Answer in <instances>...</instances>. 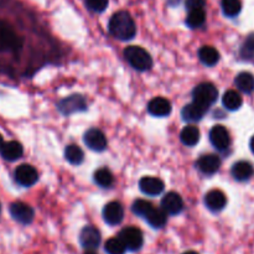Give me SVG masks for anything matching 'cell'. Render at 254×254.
Segmentation results:
<instances>
[{
    "mask_svg": "<svg viewBox=\"0 0 254 254\" xmlns=\"http://www.w3.org/2000/svg\"><path fill=\"white\" fill-rule=\"evenodd\" d=\"M161 208L168 215H179L184 208V201L176 192H168L161 200Z\"/></svg>",
    "mask_w": 254,
    "mask_h": 254,
    "instance_id": "4fadbf2b",
    "label": "cell"
},
{
    "mask_svg": "<svg viewBox=\"0 0 254 254\" xmlns=\"http://www.w3.org/2000/svg\"><path fill=\"white\" fill-rule=\"evenodd\" d=\"M186 7L188 10H197V9H203L206 5V0H186L185 1Z\"/></svg>",
    "mask_w": 254,
    "mask_h": 254,
    "instance_id": "836d02e7",
    "label": "cell"
},
{
    "mask_svg": "<svg viewBox=\"0 0 254 254\" xmlns=\"http://www.w3.org/2000/svg\"><path fill=\"white\" fill-rule=\"evenodd\" d=\"M37 179H39V175H37L36 169L29 164H22V165L17 166L15 170V181L25 188H30L34 185Z\"/></svg>",
    "mask_w": 254,
    "mask_h": 254,
    "instance_id": "ba28073f",
    "label": "cell"
},
{
    "mask_svg": "<svg viewBox=\"0 0 254 254\" xmlns=\"http://www.w3.org/2000/svg\"><path fill=\"white\" fill-rule=\"evenodd\" d=\"M210 141L217 150H226L231 144V136L223 126H215L210 131Z\"/></svg>",
    "mask_w": 254,
    "mask_h": 254,
    "instance_id": "30bf717a",
    "label": "cell"
},
{
    "mask_svg": "<svg viewBox=\"0 0 254 254\" xmlns=\"http://www.w3.org/2000/svg\"><path fill=\"white\" fill-rule=\"evenodd\" d=\"M84 254H97V253L94 252V250H87V252Z\"/></svg>",
    "mask_w": 254,
    "mask_h": 254,
    "instance_id": "8d00e7d4",
    "label": "cell"
},
{
    "mask_svg": "<svg viewBox=\"0 0 254 254\" xmlns=\"http://www.w3.org/2000/svg\"><path fill=\"white\" fill-rule=\"evenodd\" d=\"M124 217V208L117 201L107 203L103 208V218L108 225L116 226L123 221Z\"/></svg>",
    "mask_w": 254,
    "mask_h": 254,
    "instance_id": "8fae6325",
    "label": "cell"
},
{
    "mask_svg": "<svg viewBox=\"0 0 254 254\" xmlns=\"http://www.w3.org/2000/svg\"><path fill=\"white\" fill-rule=\"evenodd\" d=\"M184 254H198V253H196V252H193V251H189V252H185Z\"/></svg>",
    "mask_w": 254,
    "mask_h": 254,
    "instance_id": "74e56055",
    "label": "cell"
},
{
    "mask_svg": "<svg viewBox=\"0 0 254 254\" xmlns=\"http://www.w3.org/2000/svg\"><path fill=\"white\" fill-rule=\"evenodd\" d=\"M94 181L101 188H109L113 184V174L107 168H101L94 173Z\"/></svg>",
    "mask_w": 254,
    "mask_h": 254,
    "instance_id": "f1b7e54d",
    "label": "cell"
},
{
    "mask_svg": "<svg viewBox=\"0 0 254 254\" xmlns=\"http://www.w3.org/2000/svg\"><path fill=\"white\" fill-rule=\"evenodd\" d=\"M79 242L86 250H96L101 245V233L93 226H87L81 231Z\"/></svg>",
    "mask_w": 254,
    "mask_h": 254,
    "instance_id": "7c38bea8",
    "label": "cell"
},
{
    "mask_svg": "<svg viewBox=\"0 0 254 254\" xmlns=\"http://www.w3.org/2000/svg\"><path fill=\"white\" fill-rule=\"evenodd\" d=\"M104 250L108 254H124L127 251L119 238H109L106 242Z\"/></svg>",
    "mask_w": 254,
    "mask_h": 254,
    "instance_id": "f546056e",
    "label": "cell"
},
{
    "mask_svg": "<svg viewBox=\"0 0 254 254\" xmlns=\"http://www.w3.org/2000/svg\"><path fill=\"white\" fill-rule=\"evenodd\" d=\"M139 188L143 193L148 196H158L164 191V183L159 178L144 176L139 181Z\"/></svg>",
    "mask_w": 254,
    "mask_h": 254,
    "instance_id": "5bb4252c",
    "label": "cell"
},
{
    "mask_svg": "<svg viewBox=\"0 0 254 254\" xmlns=\"http://www.w3.org/2000/svg\"><path fill=\"white\" fill-rule=\"evenodd\" d=\"M198 59L206 66H215L220 61V54L212 46H202L198 51Z\"/></svg>",
    "mask_w": 254,
    "mask_h": 254,
    "instance_id": "7402d4cb",
    "label": "cell"
},
{
    "mask_svg": "<svg viewBox=\"0 0 254 254\" xmlns=\"http://www.w3.org/2000/svg\"><path fill=\"white\" fill-rule=\"evenodd\" d=\"M180 139L183 141V144H185L186 146H193L198 143L200 140V130H198L197 127L195 126H188L181 130Z\"/></svg>",
    "mask_w": 254,
    "mask_h": 254,
    "instance_id": "603a6c76",
    "label": "cell"
},
{
    "mask_svg": "<svg viewBox=\"0 0 254 254\" xmlns=\"http://www.w3.org/2000/svg\"><path fill=\"white\" fill-rule=\"evenodd\" d=\"M250 145H251V150H252V153L254 154V135H253V138L251 139V143H250Z\"/></svg>",
    "mask_w": 254,
    "mask_h": 254,
    "instance_id": "e575fe53",
    "label": "cell"
},
{
    "mask_svg": "<svg viewBox=\"0 0 254 254\" xmlns=\"http://www.w3.org/2000/svg\"><path fill=\"white\" fill-rule=\"evenodd\" d=\"M148 112L154 117L163 118L168 117L171 113V103L166 98L163 97H156L151 99L148 104Z\"/></svg>",
    "mask_w": 254,
    "mask_h": 254,
    "instance_id": "e0dca14e",
    "label": "cell"
},
{
    "mask_svg": "<svg viewBox=\"0 0 254 254\" xmlns=\"http://www.w3.org/2000/svg\"><path fill=\"white\" fill-rule=\"evenodd\" d=\"M193 102L201 104V106L210 108L218 98V91L215 84L210 82H203L200 83L197 87H195L192 92Z\"/></svg>",
    "mask_w": 254,
    "mask_h": 254,
    "instance_id": "3957f363",
    "label": "cell"
},
{
    "mask_svg": "<svg viewBox=\"0 0 254 254\" xmlns=\"http://www.w3.org/2000/svg\"><path fill=\"white\" fill-rule=\"evenodd\" d=\"M4 145V139H2L1 134H0V150H1V146Z\"/></svg>",
    "mask_w": 254,
    "mask_h": 254,
    "instance_id": "d590c367",
    "label": "cell"
},
{
    "mask_svg": "<svg viewBox=\"0 0 254 254\" xmlns=\"http://www.w3.org/2000/svg\"><path fill=\"white\" fill-rule=\"evenodd\" d=\"M21 41L15 34L12 27L5 21H0V50L2 51H11L19 49Z\"/></svg>",
    "mask_w": 254,
    "mask_h": 254,
    "instance_id": "5b68a950",
    "label": "cell"
},
{
    "mask_svg": "<svg viewBox=\"0 0 254 254\" xmlns=\"http://www.w3.org/2000/svg\"><path fill=\"white\" fill-rule=\"evenodd\" d=\"M1 156L7 161H15L17 159H20L24 154V149H22V145L19 143V141H7V143H4V145L1 146Z\"/></svg>",
    "mask_w": 254,
    "mask_h": 254,
    "instance_id": "d6986e66",
    "label": "cell"
},
{
    "mask_svg": "<svg viewBox=\"0 0 254 254\" xmlns=\"http://www.w3.org/2000/svg\"><path fill=\"white\" fill-rule=\"evenodd\" d=\"M57 107H59L60 112L62 114L69 116V114H73L76 112L86 111L87 103L83 97L79 96V94H73V96H69L67 98L62 99Z\"/></svg>",
    "mask_w": 254,
    "mask_h": 254,
    "instance_id": "52a82bcc",
    "label": "cell"
},
{
    "mask_svg": "<svg viewBox=\"0 0 254 254\" xmlns=\"http://www.w3.org/2000/svg\"><path fill=\"white\" fill-rule=\"evenodd\" d=\"M84 143L94 151H103L107 148L106 135L97 128H91L84 133Z\"/></svg>",
    "mask_w": 254,
    "mask_h": 254,
    "instance_id": "9c48e42d",
    "label": "cell"
},
{
    "mask_svg": "<svg viewBox=\"0 0 254 254\" xmlns=\"http://www.w3.org/2000/svg\"><path fill=\"white\" fill-rule=\"evenodd\" d=\"M221 6H222V11L226 16L235 17L242 10V1L241 0H222Z\"/></svg>",
    "mask_w": 254,
    "mask_h": 254,
    "instance_id": "83f0119b",
    "label": "cell"
},
{
    "mask_svg": "<svg viewBox=\"0 0 254 254\" xmlns=\"http://www.w3.org/2000/svg\"><path fill=\"white\" fill-rule=\"evenodd\" d=\"M10 215L21 225H29L35 217V212L31 206L25 202H20V201L10 205Z\"/></svg>",
    "mask_w": 254,
    "mask_h": 254,
    "instance_id": "8992f818",
    "label": "cell"
},
{
    "mask_svg": "<svg viewBox=\"0 0 254 254\" xmlns=\"http://www.w3.org/2000/svg\"><path fill=\"white\" fill-rule=\"evenodd\" d=\"M227 203V197L221 190H211L205 196V205L208 210L213 212L223 210Z\"/></svg>",
    "mask_w": 254,
    "mask_h": 254,
    "instance_id": "2e32d148",
    "label": "cell"
},
{
    "mask_svg": "<svg viewBox=\"0 0 254 254\" xmlns=\"http://www.w3.org/2000/svg\"><path fill=\"white\" fill-rule=\"evenodd\" d=\"M108 30L118 40H131L136 34V26L133 17L127 11H118L112 15L108 22Z\"/></svg>",
    "mask_w": 254,
    "mask_h": 254,
    "instance_id": "6da1fadb",
    "label": "cell"
},
{
    "mask_svg": "<svg viewBox=\"0 0 254 254\" xmlns=\"http://www.w3.org/2000/svg\"><path fill=\"white\" fill-rule=\"evenodd\" d=\"M243 57H253L254 56V32L246 39L243 44L242 51H241Z\"/></svg>",
    "mask_w": 254,
    "mask_h": 254,
    "instance_id": "d6a6232c",
    "label": "cell"
},
{
    "mask_svg": "<svg viewBox=\"0 0 254 254\" xmlns=\"http://www.w3.org/2000/svg\"><path fill=\"white\" fill-rule=\"evenodd\" d=\"M64 158L72 165H79L83 161L84 154L79 146L71 144V145L66 146V149H64Z\"/></svg>",
    "mask_w": 254,
    "mask_h": 254,
    "instance_id": "484cf974",
    "label": "cell"
},
{
    "mask_svg": "<svg viewBox=\"0 0 254 254\" xmlns=\"http://www.w3.org/2000/svg\"><path fill=\"white\" fill-rule=\"evenodd\" d=\"M207 112V108L201 104L196 103V102H192V103L188 104L183 108V112H181V116H183V119L186 122H190V123H195V122H198L202 119V117L205 116V113Z\"/></svg>",
    "mask_w": 254,
    "mask_h": 254,
    "instance_id": "ac0fdd59",
    "label": "cell"
},
{
    "mask_svg": "<svg viewBox=\"0 0 254 254\" xmlns=\"http://www.w3.org/2000/svg\"><path fill=\"white\" fill-rule=\"evenodd\" d=\"M145 220L153 228H163L168 221V213L163 208H151L145 216Z\"/></svg>",
    "mask_w": 254,
    "mask_h": 254,
    "instance_id": "44dd1931",
    "label": "cell"
},
{
    "mask_svg": "<svg viewBox=\"0 0 254 254\" xmlns=\"http://www.w3.org/2000/svg\"><path fill=\"white\" fill-rule=\"evenodd\" d=\"M151 208H153V205L145 200L134 201L133 206H131V211H133V213H135V215L139 216V217H144V218H145V216L150 212Z\"/></svg>",
    "mask_w": 254,
    "mask_h": 254,
    "instance_id": "4dcf8cb0",
    "label": "cell"
},
{
    "mask_svg": "<svg viewBox=\"0 0 254 254\" xmlns=\"http://www.w3.org/2000/svg\"><path fill=\"white\" fill-rule=\"evenodd\" d=\"M222 103L225 106V108L228 109V111H237V109L241 108L243 101L242 97L240 96L238 92L230 89V91H227L223 94Z\"/></svg>",
    "mask_w": 254,
    "mask_h": 254,
    "instance_id": "cb8c5ba5",
    "label": "cell"
},
{
    "mask_svg": "<svg viewBox=\"0 0 254 254\" xmlns=\"http://www.w3.org/2000/svg\"><path fill=\"white\" fill-rule=\"evenodd\" d=\"M0 211H1V206H0Z\"/></svg>",
    "mask_w": 254,
    "mask_h": 254,
    "instance_id": "f35d334b",
    "label": "cell"
},
{
    "mask_svg": "<svg viewBox=\"0 0 254 254\" xmlns=\"http://www.w3.org/2000/svg\"><path fill=\"white\" fill-rule=\"evenodd\" d=\"M254 174L253 165L248 161H238L232 166V176L237 181L250 180Z\"/></svg>",
    "mask_w": 254,
    "mask_h": 254,
    "instance_id": "ffe728a7",
    "label": "cell"
},
{
    "mask_svg": "<svg viewBox=\"0 0 254 254\" xmlns=\"http://www.w3.org/2000/svg\"><path fill=\"white\" fill-rule=\"evenodd\" d=\"M118 238L122 241L126 250L131 251V252H135V251L140 250L144 243L143 233L136 227L124 228V230L121 231Z\"/></svg>",
    "mask_w": 254,
    "mask_h": 254,
    "instance_id": "277c9868",
    "label": "cell"
},
{
    "mask_svg": "<svg viewBox=\"0 0 254 254\" xmlns=\"http://www.w3.org/2000/svg\"><path fill=\"white\" fill-rule=\"evenodd\" d=\"M128 64L136 71H148L153 66V60L146 50L140 46H129L124 51Z\"/></svg>",
    "mask_w": 254,
    "mask_h": 254,
    "instance_id": "7a4b0ae2",
    "label": "cell"
},
{
    "mask_svg": "<svg viewBox=\"0 0 254 254\" xmlns=\"http://www.w3.org/2000/svg\"><path fill=\"white\" fill-rule=\"evenodd\" d=\"M109 0H86V5L91 11L102 12L108 6Z\"/></svg>",
    "mask_w": 254,
    "mask_h": 254,
    "instance_id": "1f68e13d",
    "label": "cell"
},
{
    "mask_svg": "<svg viewBox=\"0 0 254 254\" xmlns=\"http://www.w3.org/2000/svg\"><path fill=\"white\" fill-rule=\"evenodd\" d=\"M236 86L240 91L245 93H251L254 91V77L250 72H242L236 77Z\"/></svg>",
    "mask_w": 254,
    "mask_h": 254,
    "instance_id": "d4e9b609",
    "label": "cell"
},
{
    "mask_svg": "<svg viewBox=\"0 0 254 254\" xmlns=\"http://www.w3.org/2000/svg\"><path fill=\"white\" fill-rule=\"evenodd\" d=\"M196 166L205 175H212V174L217 173L218 169H220L221 159L215 154H207V155H202L198 159Z\"/></svg>",
    "mask_w": 254,
    "mask_h": 254,
    "instance_id": "9a60e30c",
    "label": "cell"
},
{
    "mask_svg": "<svg viewBox=\"0 0 254 254\" xmlns=\"http://www.w3.org/2000/svg\"><path fill=\"white\" fill-rule=\"evenodd\" d=\"M206 20V12L203 9L197 10H190L186 17V24L190 26L191 29H197V27L202 26L205 24Z\"/></svg>",
    "mask_w": 254,
    "mask_h": 254,
    "instance_id": "4316f807",
    "label": "cell"
}]
</instances>
